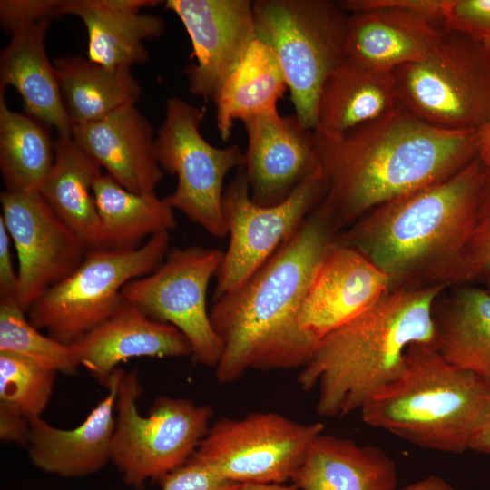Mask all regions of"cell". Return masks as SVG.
Masks as SVG:
<instances>
[{"label": "cell", "mask_w": 490, "mask_h": 490, "mask_svg": "<svg viewBox=\"0 0 490 490\" xmlns=\"http://www.w3.org/2000/svg\"><path fill=\"white\" fill-rule=\"evenodd\" d=\"M339 230L322 200L298 230L237 289L210 309L222 342L215 377L230 383L250 369L301 368L318 340L299 323L312 278Z\"/></svg>", "instance_id": "6da1fadb"}, {"label": "cell", "mask_w": 490, "mask_h": 490, "mask_svg": "<svg viewBox=\"0 0 490 490\" xmlns=\"http://www.w3.org/2000/svg\"><path fill=\"white\" fill-rule=\"evenodd\" d=\"M315 136L327 182L323 201L338 230L383 203L454 176L478 158V131L441 129L400 105L342 135Z\"/></svg>", "instance_id": "7a4b0ae2"}, {"label": "cell", "mask_w": 490, "mask_h": 490, "mask_svg": "<svg viewBox=\"0 0 490 490\" xmlns=\"http://www.w3.org/2000/svg\"><path fill=\"white\" fill-rule=\"evenodd\" d=\"M484 168L476 158L443 181L377 206L338 239L380 269L391 289L461 285Z\"/></svg>", "instance_id": "3957f363"}, {"label": "cell", "mask_w": 490, "mask_h": 490, "mask_svg": "<svg viewBox=\"0 0 490 490\" xmlns=\"http://www.w3.org/2000/svg\"><path fill=\"white\" fill-rule=\"evenodd\" d=\"M444 287L390 289L367 310L320 338L297 377L304 391L318 389L325 417L360 411L403 370L409 347H436L434 304Z\"/></svg>", "instance_id": "277c9868"}, {"label": "cell", "mask_w": 490, "mask_h": 490, "mask_svg": "<svg viewBox=\"0 0 490 490\" xmlns=\"http://www.w3.org/2000/svg\"><path fill=\"white\" fill-rule=\"evenodd\" d=\"M490 409V379L447 361L436 347H409L400 375L360 409L364 423L418 447L460 454Z\"/></svg>", "instance_id": "5b68a950"}, {"label": "cell", "mask_w": 490, "mask_h": 490, "mask_svg": "<svg viewBox=\"0 0 490 490\" xmlns=\"http://www.w3.org/2000/svg\"><path fill=\"white\" fill-rule=\"evenodd\" d=\"M256 39L282 69L295 115L315 130L328 76L346 61L348 14L333 0H255Z\"/></svg>", "instance_id": "8992f818"}, {"label": "cell", "mask_w": 490, "mask_h": 490, "mask_svg": "<svg viewBox=\"0 0 490 490\" xmlns=\"http://www.w3.org/2000/svg\"><path fill=\"white\" fill-rule=\"evenodd\" d=\"M393 74L399 105L433 126L478 131L490 116V52L482 39L445 28L427 54Z\"/></svg>", "instance_id": "52a82bcc"}, {"label": "cell", "mask_w": 490, "mask_h": 490, "mask_svg": "<svg viewBox=\"0 0 490 490\" xmlns=\"http://www.w3.org/2000/svg\"><path fill=\"white\" fill-rule=\"evenodd\" d=\"M142 393L136 370L123 371L115 405L111 461L127 486L142 489L183 466L206 436L212 409L191 399L159 397L146 416L137 401Z\"/></svg>", "instance_id": "ba28073f"}, {"label": "cell", "mask_w": 490, "mask_h": 490, "mask_svg": "<svg viewBox=\"0 0 490 490\" xmlns=\"http://www.w3.org/2000/svg\"><path fill=\"white\" fill-rule=\"evenodd\" d=\"M169 232H164L133 250L89 249L71 275L29 308V321L54 339L71 345L116 311L129 281L158 268L169 251Z\"/></svg>", "instance_id": "9c48e42d"}, {"label": "cell", "mask_w": 490, "mask_h": 490, "mask_svg": "<svg viewBox=\"0 0 490 490\" xmlns=\"http://www.w3.org/2000/svg\"><path fill=\"white\" fill-rule=\"evenodd\" d=\"M204 115L203 109L170 97L155 139L156 156L162 170L177 177L174 191L165 197L168 203L220 239L228 235L221 209L223 181L230 170L244 166V152L236 144H210L200 132Z\"/></svg>", "instance_id": "30bf717a"}, {"label": "cell", "mask_w": 490, "mask_h": 490, "mask_svg": "<svg viewBox=\"0 0 490 490\" xmlns=\"http://www.w3.org/2000/svg\"><path fill=\"white\" fill-rule=\"evenodd\" d=\"M323 432L320 422L299 423L276 412L221 417L211 426L192 456L235 483L285 484Z\"/></svg>", "instance_id": "8fae6325"}, {"label": "cell", "mask_w": 490, "mask_h": 490, "mask_svg": "<svg viewBox=\"0 0 490 490\" xmlns=\"http://www.w3.org/2000/svg\"><path fill=\"white\" fill-rule=\"evenodd\" d=\"M327 182L319 169L282 202L252 201L244 167L223 191L221 209L230 242L215 275L212 300L237 289L255 273L320 203Z\"/></svg>", "instance_id": "7c38bea8"}, {"label": "cell", "mask_w": 490, "mask_h": 490, "mask_svg": "<svg viewBox=\"0 0 490 490\" xmlns=\"http://www.w3.org/2000/svg\"><path fill=\"white\" fill-rule=\"evenodd\" d=\"M223 256L219 249L200 246L172 249L157 269L122 290V298L148 317L177 328L188 339L194 360L211 368L220 361L223 347L211 324L206 295Z\"/></svg>", "instance_id": "4fadbf2b"}, {"label": "cell", "mask_w": 490, "mask_h": 490, "mask_svg": "<svg viewBox=\"0 0 490 490\" xmlns=\"http://www.w3.org/2000/svg\"><path fill=\"white\" fill-rule=\"evenodd\" d=\"M3 220L18 259L15 299L27 311L48 289L71 275L88 251L39 191L0 194Z\"/></svg>", "instance_id": "5bb4252c"}, {"label": "cell", "mask_w": 490, "mask_h": 490, "mask_svg": "<svg viewBox=\"0 0 490 490\" xmlns=\"http://www.w3.org/2000/svg\"><path fill=\"white\" fill-rule=\"evenodd\" d=\"M164 5L181 19L192 44L196 64L185 69L190 92L214 101L256 40L253 1L168 0Z\"/></svg>", "instance_id": "9a60e30c"}, {"label": "cell", "mask_w": 490, "mask_h": 490, "mask_svg": "<svg viewBox=\"0 0 490 490\" xmlns=\"http://www.w3.org/2000/svg\"><path fill=\"white\" fill-rule=\"evenodd\" d=\"M241 122L248 136L243 167L256 204L282 202L319 169L315 132L295 114L276 111Z\"/></svg>", "instance_id": "2e32d148"}, {"label": "cell", "mask_w": 490, "mask_h": 490, "mask_svg": "<svg viewBox=\"0 0 490 490\" xmlns=\"http://www.w3.org/2000/svg\"><path fill=\"white\" fill-rule=\"evenodd\" d=\"M389 289V279L380 269L337 239L309 284L299 326L318 341L367 310Z\"/></svg>", "instance_id": "e0dca14e"}, {"label": "cell", "mask_w": 490, "mask_h": 490, "mask_svg": "<svg viewBox=\"0 0 490 490\" xmlns=\"http://www.w3.org/2000/svg\"><path fill=\"white\" fill-rule=\"evenodd\" d=\"M69 346L78 366L104 386L117 366L132 358L191 356L188 339L177 328L151 318L126 299L109 318Z\"/></svg>", "instance_id": "ac0fdd59"}, {"label": "cell", "mask_w": 490, "mask_h": 490, "mask_svg": "<svg viewBox=\"0 0 490 490\" xmlns=\"http://www.w3.org/2000/svg\"><path fill=\"white\" fill-rule=\"evenodd\" d=\"M123 369L116 368L106 396L73 429H61L41 416L29 420L27 447L32 463L61 477H82L100 471L111 461L115 405Z\"/></svg>", "instance_id": "d6986e66"}, {"label": "cell", "mask_w": 490, "mask_h": 490, "mask_svg": "<svg viewBox=\"0 0 490 490\" xmlns=\"http://www.w3.org/2000/svg\"><path fill=\"white\" fill-rule=\"evenodd\" d=\"M72 137L106 174L130 191L154 193L162 180L152 126L134 104L97 122L73 126Z\"/></svg>", "instance_id": "ffe728a7"}, {"label": "cell", "mask_w": 490, "mask_h": 490, "mask_svg": "<svg viewBox=\"0 0 490 490\" xmlns=\"http://www.w3.org/2000/svg\"><path fill=\"white\" fill-rule=\"evenodd\" d=\"M444 24L420 14L372 8L348 14L346 60L369 69L393 72L421 59L439 42Z\"/></svg>", "instance_id": "44dd1931"}, {"label": "cell", "mask_w": 490, "mask_h": 490, "mask_svg": "<svg viewBox=\"0 0 490 490\" xmlns=\"http://www.w3.org/2000/svg\"><path fill=\"white\" fill-rule=\"evenodd\" d=\"M156 0H63L60 15L78 16L86 27L87 58L109 67H132L147 61L142 41L160 37L164 20L142 14L155 6Z\"/></svg>", "instance_id": "7402d4cb"}, {"label": "cell", "mask_w": 490, "mask_h": 490, "mask_svg": "<svg viewBox=\"0 0 490 490\" xmlns=\"http://www.w3.org/2000/svg\"><path fill=\"white\" fill-rule=\"evenodd\" d=\"M52 18H46L11 33L0 54V93L7 86L20 94L32 118L58 134L72 136L73 123L65 110L54 65L44 40Z\"/></svg>", "instance_id": "603a6c76"}, {"label": "cell", "mask_w": 490, "mask_h": 490, "mask_svg": "<svg viewBox=\"0 0 490 490\" xmlns=\"http://www.w3.org/2000/svg\"><path fill=\"white\" fill-rule=\"evenodd\" d=\"M291 482L299 490H395L397 471L381 448L322 433Z\"/></svg>", "instance_id": "cb8c5ba5"}, {"label": "cell", "mask_w": 490, "mask_h": 490, "mask_svg": "<svg viewBox=\"0 0 490 490\" xmlns=\"http://www.w3.org/2000/svg\"><path fill=\"white\" fill-rule=\"evenodd\" d=\"M398 105L393 72L377 71L346 60L322 85L314 131L327 136L342 135Z\"/></svg>", "instance_id": "d4e9b609"}, {"label": "cell", "mask_w": 490, "mask_h": 490, "mask_svg": "<svg viewBox=\"0 0 490 490\" xmlns=\"http://www.w3.org/2000/svg\"><path fill=\"white\" fill-rule=\"evenodd\" d=\"M100 165L70 135L58 134L54 165L40 193L88 249L103 248L93 185Z\"/></svg>", "instance_id": "484cf974"}, {"label": "cell", "mask_w": 490, "mask_h": 490, "mask_svg": "<svg viewBox=\"0 0 490 490\" xmlns=\"http://www.w3.org/2000/svg\"><path fill=\"white\" fill-rule=\"evenodd\" d=\"M442 293L433 309L436 348L453 365L490 379V291L461 284Z\"/></svg>", "instance_id": "4316f807"}, {"label": "cell", "mask_w": 490, "mask_h": 490, "mask_svg": "<svg viewBox=\"0 0 490 490\" xmlns=\"http://www.w3.org/2000/svg\"><path fill=\"white\" fill-rule=\"evenodd\" d=\"M54 67L73 126L97 122L135 104L142 94L130 67H109L82 56L56 58Z\"/></svg>", "instance_id": "83f0119b"}, {"label": "cell", "mask_w": 490, "mask_h": 490, "mask_svg": "<svg viewBox=\"0 0 490 490\" xmlns=\"http://www.w3.org/2000/svg\"><path fill=\"white\" fill-rule=\"evenodd\" d=\"M93 193L105 249H137L146 238L169 232L176 226L174 209L155 192L130 191L108 174L101 173L93 182Z\"/></svg>", "instance_id": "f1b7e54d"}, {"label": "cell", "mask_w": 490, "mask_h": 490, "mask_svg": "<svg viewBox=\"0 0 490 490\" xmlns=\"http://www.w3.org/2000/svg\"><path fill=\"white\" fill-rule=\"evenodd\" d=\"M288 89L272 50L255 40L236 69L220 85L214 103L217 127L223 141L231 135L233 122L277 111Z\"/></svg>", "instance_id": "f546056e"}, {"label": "cell", "mask_w": 490, "mask_h": 490, "mask_svg": "<svg viewBox=\"0 0 490 490\" xmlns=\"http://www.w3.org/2000/svg\"><path fill=\"white\" fill-rule=\"evenodd\" d=\"M54 142L46 125L11 110L0 93V170L5 191H41L54 165Z\"/></svg>", "instance_id": "4dcf8cb0"}, {"label": "cell", "mask_w": 490, "mask_h": 490, "mask_svg": "<svg viewBox=\"0 0 490 490\" xmlns=\"http://www.w3.org/2000/svg\"><path fill=\"white\" fill-rule=\"evenodd\" d=\"M25 312L15 297L0 299V352L25 357L56 373L75 375L79 366L70 346L43 335Z\"/></svg>", "instance_id": "1f68e13d"}, {"label": "cell", "mask_w": 490, "mask_h": 490, "mask_svg": "<svg viewBox=\"0 0 490 490\" xmlns=\"http://www.w3.org/2000/svg\"><path fill=\"white\" fill-rule=\"evenodd\" d=\"M56 372L10 352H0V409L30 420L41 416L53 393Z\"/></svg>", "instance_id": "d6a6232c"}, {"label": "cell", "mask_w": 490, "mask_h": 490, "mask_svg": "<svg viewBox=\"0 0 490 490\" xmlns=\"http://www.w3.org/2000/svg\"><path fill=\"white\" fill-rule=\"evenodd\" d=\"M490 276V166L484 168L472 233L464 253L462 284Z\"/></svg>", "instance_id": "836d02e7"}, {"label": "cell", "mask_w": 490, "mask_h": 490, "mask_svg": "<svg viewBox=\"0 0 490 490\" xmlns=\"http://www.w3.org/2000/svg\"><path fill=\"white\" fill-rule=\"evenodd\" d=\"M160 482L162 490H236L240 485L220 476L193 456Z\"/></svg>", "instance_id": "e575fe53"}, {"label": "cell", "mask_w": 490, "mask_h": 490, "mask_svg": "<svg viewBox=\"0 0 490 490\" xmlns=\"http://www.w3.org/2000/svg\"><path fill=\"white\" fill-rule=\"evenodd\" d=\"M444 28L481 39L490 33V0H448Z\"/></svg>", "instance_id": "d590c367"}, {"label": "cell", "mask_w": 490, "mask_h": 490, "mask_svg": "<svg viewBox=\"0 0 490 490\" xmlns=\"http://www.w3.org/2000/svg\"><path fill=\"white\" fill-rule=\"evenodd\" d=\"M63 0H1L0 22L3 29L13 33L46 18L60 15Z\"/></svg>", "instance_id": "8d00e7d4"}, {"label": "cell", "mask_w": 490, "mask_h": 490, "mask_svg": "<svg viewBox=\"0 0 490 490\" xmlns=\"http://www.w3.org/2000/svg\"><path fill=\"white\" fill-rule=\"evenodd\" d=\"M338 2L348 14L372 8H396L420 14L444 24L448 0H341Z\"/></svg>", "instance_id": "74e56055"}, {"label": "cell", "mask_w": 490, "mask_h": 490, "mask_svg": "<svg viewBox=\"0 0 490 490\" xmlns=\"http://www.w3.org/2000/svg\"><path fill=\"white\" fill-rule=\"evenodd\" d=\"M11 237L0 218V299L15 297L18 273L13 263Z\"/></svg>", "instance_id": "f35d334b"}, {"label": "cell", "mask_w": 490, "mask_h": 490, "mask_svg": "<svg viewBox=\"0 0 490 490\" xmlns=\"http://www.w3.org/2000/svg\"><path fill=\"white\" fill-rule=\"evenodd\" d=\"M29 420L25 417L0 409V438L4 442L27 446Z\"/></svg>", "instance_id": "ab89813d"}, {"label": "cell", "mask_w": 490, "mask_h": 490, "mask_svg": "<svg viewBox=\"0 0 490 490\" xmlns=\"http://www.w3.org/2000/svg\"><path fill=\"white\" fill-rule=\"evenodd\" d=\"M470 450L490 454V409L472 441Z\"/></svg>", "instance_id": "60d3db41"}, {"label": "cell", "mask_w": 490, "mask_h": 490, "mask_svg": "<svg viewBox=\"0 0 490 490\" xmlns=\"http://www.w3.org/2000/svg\"><path fill=\"white\" fill-rule=\"evenodd\" d=\"M399 490H456L447 481L438 475H428Z\"/></svg>", "instance_id": "b9f144b4"}, {"label": "cell", "mask_w": 490, "mask_h": 490, "mask_svg": "<svg viewBox=\"0 0 490 490\" xmlns=\"http://www.w3.org/2000/svg\"><path fill=\"white\" fill-rule=\"evenodd\" d=\"M478 158L484 166H490V116L478 130Z\"/></svg>", "instance_id": "7bdbcfd3"}, {"label": "cell", "mask_w": 490, "mask_h": 490, "mask_svg": "<svg viewBox=\"0 0 490 490\" xmlns=\"http://www.w3.org/2000/svg\"><path fill=\"white\" fill-rule=\"evenodd\" d=\"M236 490H299L294 484L241 483Z\"/></svg>", "instance_id": "ee69618b"}, {"label": "cell", "mask_w": 490, "mask_h": 490, "mask_svg": "<svg viewBox=\"0 0 490 490\" xmlns=\"http://www.w3.org/2000/svg\"><path fill=\"white\" fill-rule=\"evenodd\" d=\"M481 39L483 43L485 44V45L486 46V48L490 52V33L487 34H485Z\"/></svg>", "instance_id": "f6af8a7d"}, {"label": "cell", "mask_w": 490, "mask_h": 490, "mask_svg": "<svg viewBox=\"0 0 490 490\" xmlns=\"http://www.w3.org/2000/svg\"><path fill=\"white\" fill-rule=\"evenodd\" d=\"M486 280V289L490 291V276L485 279Z\"/></svg>", "instance_id": "bcb514c9"}]
</instances>
